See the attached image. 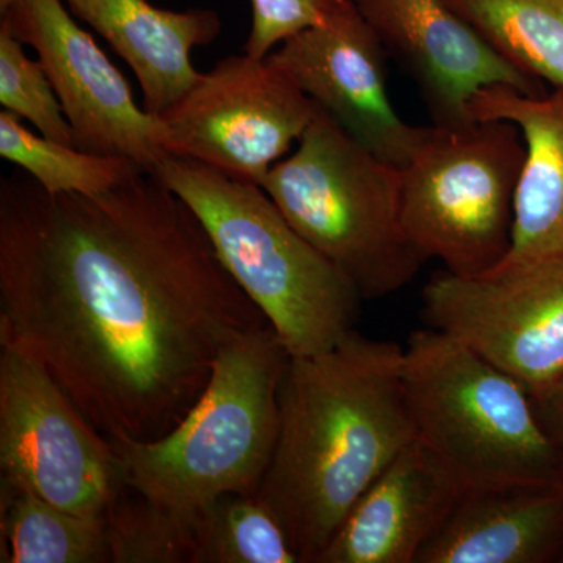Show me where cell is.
Returning a JSON list of instances; mask_svg holds the SVG:
<instances>
[{
    "label": "cell",
    "mask_w": 563,
    "mask_h": 563,
    "mask_svg": "<svg viewBox=\"0 0 563 563\" xmlns=\"http://www.w3.org/2000/svg\"><path fill=\"white\" fill-rule=\"evenodd\" d=\"M268 324L201 221L143 173L98 196L0 180V340L109 440L172 431L222 347Z\"/></svg>",
    "instance_id": "1"
},
{
    "label": "cell",
    "mask_w": 563,
    "mask_h": 563,
    "mask_svg": "<svg viewBox=\"0 0 563 563\" xmlns=\"http://www.w3.org/2000/svg\"><path fill=\"white\" fill-rule=\"evenodd\" d=\"M402 351L354 331L331 351L288 362L279 437L255 496L284 526L301 563H318L363 493L415 440Z\"/></svg>",
    "instance_id": "2"
},
{
    "label": "cell",
    "mask_w": 563,
    "mask_h": 563,
    "mask_svg": "<svg viewBox=\"0 0 563 563\" xmlns=\"http://www.w3.org/2000/svg\"><path fill=\"white\" fill-rule=\"evenodd\" d=\"M290 354L269 324L231 340L179 424L147 442L110 440L129 490L181 514L221 496L257 495L279 437V391Z\"/></svg>",
    "instance_id": "3"
},
{
    "label": "cell",
    "mask_w": 563,
    "mask_h": 563,
    "mask_svg": "<svg viewBox=\"0 0 563 563\" xmlns=\"http://www.w3.org/2000/svg\"><path fill=\"white\" fill-rule=\"evenodd\" d=\"M152 176L198 217L222 265L290 357L331 351L355 331L365 299L262 187L174 155Z\"/></svg>",
    "instance_id": "4"
},
{
    "label": "cell",
    "mask_w": 563,
    "mask_h": 563,
    "mask_svg": "<svg viewBox=\"0 0 563 563\" xmlns=\"http://www.w3.org/2000/svg\"><path fill=\"white\" fill-rule=\"evenodd\" d=\"M401 387L415 439L463 492L562 484L532 396L453 336L415 331L402 351Z\"/></svg>",
    "instance_id": "5"
},
{
    "label": "cell",
    "mask_w": 563,
    "mask_h": 563,
    "mask_svg": "<svg viewBox=\"0 0 563 563\" xmlns=\"http://www.w3.org/2000/svg\"><path fill=\"white\" fill-rule=\"evenodd\" d=\"M262 188L363 299L401 290L426 263L404 231L402 168L362 146L318 103L298 147Z\"/></svg>",
    "instance_id": "6"
},
{
    "label": "cell",
    "mask_w": 563,
    "mask_h": 563,
    "mask_svg": "<svg viewBox=\"0 0 563 563\" xmlns=\"http://www.w3.org/2000/svg\"><path fill=\"white\" fill-rule=\"evenodd\" d=\"M526 144L514 122L429 125L402 168L404 231L424 262L473 276L512 250Z\"/></svg>",
    "instance_id": "7"
},
{
    "label": "cell",
    "mask_w": 563,
    "mask_h": 563,
    "mask_svg": "<svg viewBox=\"0 0 563 563\" xmlns=\"http://www.w3.org/2000/svg\"><path fill=\"white\" fill-rule=\"evenodd\" d=\"M2 479L66 512L106 517L128 490L110 440L51 374L0 340Z\"/></svg>",
    "instance_id": "8"
},
{
    "label": "cell",
    "mask_w": 563,
    "mask_h": 563,
    "mask_svg": "<svg viewBox=\"0 0 563 563\" xmlns=\"http://www.w3.org/2000/svg\"><path fill=\"white\" fill-rule=\"evenodd\" d=\"M428 328L453 336L529 395L563 377V257H510L487 272L433 274L421 292Z\"/></svg>",
    "instance_id": "9"
},
{
    "label": "cell",
    "mask_w": 563,
    "mask_h": 563,
    "mask_svg": "<svg viewBox=\"0 0 563 563\" xmlns=\"http://www.w3.org/2000/svg\"><path fill=\"white\" fill-rule=\"evenodd\" d=\"M317 103L272 57L231 55L162 113L166 151L262 187L298 143Z\"/></svg>",
    "instance_id": "10"
},
{
    "label": "cell",
    "mask_w": 563,
    "mask_h": 563,
    "mask_svg": "<svg viewBox=\"0 0 563 563\" xmlns=\"http://www.w3.org/2000/svg\"><path fill=\"white\" fill-rule=\"evenodd\" d=\"M0 27L38 54L77 150L129 158L144 173L169 157L161 118L140 109L128 80L63 0H13Z\"/></svg>",
    "instance_id": "11"
},
{
    "label": "cell",
    "mask_w": 563,
    "mask_h": 563,
    "mask_svg": "<svg viewBox=\"0 0 563 563\" xmlns=\"http://www.w3.org/2000/svg\"><path fill=\"white\" fill-rule=\"evenodd\" d=\"M269 57L352 139L398 168L407 165L424 128L393 107L385 47L352 0H328L321 24L284 41Z\"/></svg>",
    "instance_id": "12"
},
{
    "label": "cell",
    "mask_w": 563,
    "mask_h": 563,
    "mask_svg": "<svg viewBox=\"0 0 563 563\" xmlns=\"http://www.w3.org/2000/svg\"><path fill=\"white\" fill-rule=\"evenodd\" d=\"M362 16L409 69L431 113L432 125L462 129L474 121L477 92L506 85L543 95L542 81L504 60L446 0H352Z\"/></svg>",
    "instance_id": "13"
},
{
    "label": "cell",
    "mask_w": 563,
    "mask_h": 563,
    "mask_svg": "<svg viewBox=\"0 0 563 563\" xmlns=\"http://www.w3.org/2000/svg\"><path fill=\"white\" fill-rule=\"evenodd\" d=\"M462 493L415 439L363 493L318 563H417Z\"/></svg>",
    "instance_id": "14"
},
{
    "label": "cell",
    "mask_w": 563,
    "mask_h": 563,
    "mask_svg": "<svg viewBox=\"0 0 563 563\" xmlns=\"http://www.w3.org/2000/svg\"><path fill=\"white\" fill-rule=\"evenodd\" d=\"M77 20L95 29L135 73L144 109L161 117L201 73L191 65L195 47L217 40L214 10H162L147 0H63Z\"/></svg>",
    "instance_id": "15"
},
{
    "label": "cell",
    "mask_w": 563,
    "mask_h": 563,
    "mask_svg": "<svg viewBox=\"0 0 563 563\" xmlns=\"http://www.w3.org/2000/svg\"><path fill=\"white\" fill-rule=\"evenodd\" d=\"M563 536V484L463 492L417 563H539Z\"/></svg>",
    "instance_id": "16"
},
{
    "label": "cell",
    "mask_w": 563,
    "mask_h": 563,
    "mask_svg": "<svg viewBox=\"0 0 563 563\" xmlns=\"http://www.w3.org/2000/svg\"><path fill=\"white\" fill-rule=\"evenodd\" d=\"M470 110L474 121H510L523 135L510 257H563V88L531 96L495 85Z\"/></svg>",
    "instance_id": "17"
},
{
    "label": "cell",
    "mask_w": 563,
    "mask_h": 563,
    "mask_svg": "<svg viewBox=\"0 0 563 563\" xmlns=\"http://www.w3.org/2000/svg\"><path fill=\"white\" fill-rule=\"evenodd\" d=\"M3 563H111L106 517L66 512L2 479Z\"/></svg>",
    "instance_id": "18"
},
{
    "label": "cell",
    "mask_w": 563,
    "mask_h": 563,
    "mask_svg": "<svg viewBox=\"0 0 563 563\" xmlns=\"http://www.w3.org/2000/svg\"><path fill=\"white\" fill-rule=\"evenodd\" d=\"M521 73L563 88V0H446Z\"/></svg>",
    "instance_id": "19"
},
{
    "label": "cell",
    "mask_w": 563,
    "mask_h": 563,
    "mask_svg": "<svg viewBox=\"0 0 563 563\" xmlns=\"http://www.w3.org/2000/svg\"><path fill=\"white\" fill-rule=\"evenodd\" d=\"M0 157L20 166L51 195L98 196L144 173L129 158L91 154L36 135L9 110L0 113Z\"/></svg>",
    "instance_id": "20"
},
{
    "label": "cell",
    "mask_w": 563,
    "mask_h": 563,
    "mask_svg": "<svg viewBox=\"0 0 563 563\" xmlns=\"http://www.w3.org/2000/svg\"><path fill=\"white\" fill-rule=\"evenodd\" d=\"M196 563H301L284 526L255 495L221 496L199 518Z\"/></svg>",
    "instance_id": "21"
},
{
    "label": "cell",
    "mask_w": 563,
    "mask_h": 563,
    "mask_svg": "<svg viewBox=\"0 0 563 563\" xmlns=\"http://www.w3.org/2000/svg\"><path fill=\"white\" fill-rule=\"evenodd\" d=\"M199 518L128 488L106 515L111 563H196Z\"/></svg>",
    "instance_id": "22"
},
{
    "label": "cell",
    "mask_w": 563,
    "mask_h": 563,
    "mask_svg": "<svg viewBox=\"0 0 563 563\" xmlns=\"http://www.w3.org/2000/svg\"><path fill=\"white\" fill-rule=\"evenodd\" d=\"M0 103L31 122L43 136L74 143V133L57 92L40 60H31L20 40L0 27Z\"/></svg>",
    "instance_id": "23"
},
{
    "label": "cell",
    "mask_w": 563,
    "mask_h": 563,
    "mask_svg": "<svg viewBox=\"0 0 563 563\" xmlns=\"http://www.w3.org/2000/svg\"><path fill=\"white\" fill-rule=\"evenodd\" d=\"M252 27L244 54L265 58L276 44L324 20L328 0H251Z\"/></svg>",
    "instance_id": "24"
},
{
    "label": "cell",
    "mask_w": 563,
    "mask_h": 563,
    "mask_svg": "<svg viewBox=\"0 0 563 563\" xmlns=\"http://www.w3.org/2000/svg\"><path fill=\"white\" fill-rule=\"evenodd\" d=\"M532 401L544 432L550 437L558 453L563 484V377L553 387L532 396Z\"/></svg>",
    "instance_id": "25"
},
{
    "label": "cell",
    "mask_w": 563,
    "mask_h": 563,
    "mask_svg": "<svg viewBox=\"0 0 563 563\" xmlns=\"http://www.w3.org/2000/svg\"><path fill=\"white\" fill-rule=\"evenodd\" d=\"M11 2H13V0H0V13H2Z\"/></svg>",
    "instance_id": "26"
},
{
    "label": "cell",
    "mask_w": 563,
    "mask_h": 563,
    "mask_svg": "<svg viewBox=\"0 0 563 563\" xmlns=\"http://www.w3.org/2000/svg\"><path fill=\"white\" fill-rule=\"evenodd\" d=\"M561 561L563 562V554H562V559H561Z\"/></svg>",
    "instance_id": "27"
}]
</instances>
